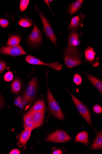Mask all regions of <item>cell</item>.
<instances>
[{"mask_svg": "<svg viewBox=\"0 0 102 154\" xmlns=\"http://www.w3.org/2000/svg\"><path fill=\"white\" fill-rule=\"evenodd\" d=\"M38 12L42 23L44 31L47 37L56 46L57 39L52 28L42 13L39 11Z\"/></svg>", "mask_w": 102, "mask_h": 154, "instance_id": "obj_6", "label": "cell"}, {"mask_svg": "<svg viewBox=\"0 0 102 154\" xmlns=\"http://www.w3.org/2000/svg\"><path fill=\"white\" fill-rule=\"evenodd\" d=\"M9 22L8 20L5 19H0V25L3 27H6L8 26Z\"/></svg>", "mask_w": 102, "mask_h": 154, "instance_id": "obj_29", "label": "cell"}, {"mask_svg": "<svg viewBox=\"0 0 102 154\" xmlns=\"http://www.w3.org/2000/svg\"><path fill=\"white\" fill-rule=\"evenodd\" d=\"M64 59L66 65L69 68L82 63L81 53L77 47H66L64 51Z\"/></svg>", "mask_w": 102, "mask_h": 154, "instance_id": "obj_1", "label": "cell"}, {"mask_svg": "<svg viewBox=\"0 0 102 154\" xmlns=\"http://www.w3.org/2000/svg\"><path fill=\"white\" fill-rule=\"evenodd\" d=\"M4 102L3 97L0 94V109L2 108L4 105Z\"/></svg>", "mask_w": 102, "mask_h": 154, "instance_id": "obj_31", "label": "cell"}, {"mask_svg": "<svg viewBox=\"0 0 102 154\" xmlns=\"http://www.w3.org/2000/svg\"><path fill=\"white\" fill-rule=\"evenodd\" d=\"M21 38L18 35H13L10 37L8 39L7 45L10 46L18 45L20 42Z\"/></svg>", "mask_w": 102, "mask_h": 154, "instance_id": "obj_22", "label": "cell"}, {"mask_svg": "<svg viewBox=\"0 0 102 154\" xmlns=\"http://www.w3.org/2000/svg\"><path fill=\"white\" fill-rule=\"evenodd\" d=\"M7 67L6 63L2 60H0V73L2 74Z\"/></svg>", "mask_w": 102, "mask_h": 154, "instance_id": "obj_28", "label": "cell"}, {"mask_svg": "<svg viewBox=\"0 0 102 154\" xmlns=\"http://www.w3.org/2000/svg\"><path fill=\"white\" fill-rule=\"evenodd\" d=\"M102 148V133L101 131L98 132L97 135L92 146V149H101Z\"/></svg>", "mask_w": 102, "mask_h": 154, "instance_id": "obj_19", "label": "cell"}, {"mask_svg": "<svg viewBox=\"0 0 102 154\" xmlns=\"http://www.w3.org/2000/svg\"><path fill=\"white\" fill-rule=\"evenodd\" d=\"M86 74L87 78H88L89 80L92 83L94 86L99 91L101 94H102V81L91 75L88 73H86Z\"/></svg>", "mask_w": 102, "mask_h": 154, "instance_id": "obj_17", "label": "cell"}, {"mask_svg": "<svg viewBox=\"0 0 102 154\" xmlns=\"http://www.w3.org/2000/svg\"><path fill=\"white\" fill-rule=\"evenodd\" d=\"M62 151L60 150H56L54 152L53 154H61Z\"/></svg>", "mask_w": 102, "mask_h": 154, "instance_id": "obj_33", "label": "cell"}, {"mask_svg": "<svg viewBox=\"0 0 102 154\" xmlns=\"http://www.w3.org/2000/svg\"><path fill=\"white\" fill-rule=\"evenodd\" d=\"M45 110V102L42 100L37 101L29 111L31 112Z\"/></svg>", "mask_w": 102, "mask_h": 154, "instance_id": "obj_21", "label": "cell"}, {"mask_svg": "<svg viewBox=\"0 0 102 154\" xmlns=\"http://www.w3.org/2000/svg\"><path fill=\"white\" fill-rule=\"evenodd\" d=\"M82 143L87 145L89 144V135L86 131H83L78 134L76 137L75 142Z\"/></svg>", "mask_w": 102, "mask_h": 154, "instance_id": "obj_18", "label": "cell"}, {"mask_svg": "<svg viewBox=\"0 0 102 154\" xmlns=\"http://www.w3.org/2000/svg\"><path fill=\"white\" fill-rule=\"evenodd\" d=\"M71 138L64 131L58 130L49 135L47 137L48 142L63 143L70 140Z\"/></svg>", "mask_w": 102, "mask_h": 154, "instance_id": "obj_5", "label": "cell"}, {"mask_svg": "<svg viewBox=\"0 0 102 154\" xmlns=\"http://www.w3.org/2000/svg\"><path fill=\"white\" fill-rule=\"evenodd\" d=\"M47 98L49 110L51 115L58 119L64 120V116L61 108L54 98L48 85Z\"/></svg>", "mask_w": 102, "mask_h": 154, "instance_id": "obj_3", "label": "cell"}, {"mask_svg": "<svg viewBox=\"0 0 102 154\" xmlns=\"http://www.w3.org/2000/svg\"><path fill=\"white\" fill-rule=\"evenodd\" d=\"M26 61L29 63L36 65H42L49 66L58 72L62 69L63 65L57 62L47 63L43 62L37 59L31 55L27 56L25 58Z\"/></svg>", "mask_w": 102, "mask_h": 154, "instance_id": "obj_7", "label": "cell"}, {"mask_svg": "<svg viewBox=\"0 0 102 154\" xmlns=\"http://www.w3.org/2000/svg\"><path fill=\"white\" fill-rule=\"evenodd\" d=\"M10 154H20V151L18 149H13L10 153Z\"/></svg>", "mask_w": 102, "mask_h": 154, "instance_id": "obj_32", "label": "cell"}, {"mask_svg": "<svg viewBox=\"0 0 102 154\" xmlns=\"http://www.w3.org/2000/svg\"><path fill=\"white\" fill-rule=\"evenodd\" d=\"M66 89L71 95L72 101L79 113L92 128L91 122V116L88 108L78 99L75 96L73 95L66 88Z\"/></svg>", "mask_w": 102, "mask_h": 154, "instance_id": "obj_4", "label": "cell"}, {"mask_svg": "<svg viewBox=\"0 0 102 154\" xmlns=\"http://www.w3.org/2000/svg\"><path fill=\"white\" fill-rule=\"evenodd\" d=\"M42 41L41 33L35 24L32 32L28 38V43L33 46L36 47L41 44Z\"/></svg>", "mask_w": 102, "mask_h": 154, "instance_id": "obj_9", "label": "cell"}, {"mask_svg": "<svg viewBox=\"0 0 102 154\" xmlns=\"http://www.w3.org/2000/svg\"><path fill=\"white\" fill-rule=\"evenodd\" d=\"M93 109L95 112L97 114H100L102 112V108L99 105H95L93 107Z\"/></svg>", "mask_w": 102, "mask_h": 154, "instance_id": "obj_30", "label": "cell"}, {"mask_svg": "<svg viewBox=\"0 0 102 154\" xmlns=\"http://www.w3.org/2000/svg\"><path fill=\"white\" fill-rule=\"evenodd\" d=\"M74 81L76 85H80L82 82L81 77L77 74H75L74 77Z\"/></svg>", "mask_w": 102, "mask_h": 154, "instance_id": "obj_26", "label": "cell"}, {"mask_svg": "<svg viewBox=\"0 0 102 154\" xmlns=\"http://www.w3.org/2000/svg\"><path fill=\"white\" fill-rule=\"evenodd\" d=\"M82 35V33H80L75 30H72L68 36V47L74 48L80 45L81 42L79 38Z\"/></svg>", "mask_w": 102, "mask_h": 154, "instance_id": "obj_10", "label": "cell"}, {"mask_svg": "<svg viewBox=\"0 0 102 154\" xmlns=\"http://www.w3.org/2000/svg\"><path fill=\"white\" fill-rule=\"evenodd\" d=\"M45 111L44 110L32 112L28 111L31 115L35 128L40 127L42 124L45 118Z\"/></svg>", "mask_w": 102, "mask_h": 154, "instance_id": "obj_12", "label": "cell"}, {"mask_svg": "<svg viewBox=\"0 0 102 154\" xmlns=\"http://www.w3.org/2000/svg\"><path fill=\"white\" fill-rule=\"evenodd\" d=\"M24 121L25 129L31 130L35 128L31 115L28 112L26 113L23 117Z\"/></svg>", "mask_w": 102, "mask_h": 154, "instance_id": "obj_16", "label": "cell"}, {"mask_svg": "<svg viewBox=\"0 0 102 154\" xmlns=\"http://www.w3.org/2000/svg\"><path fill=\"white\" fill-rule=\"evenodd\" d=\"M83 1L78 0L69 5L68 7L67 11L69 16L77 12L81 7Z\"/></svg>", "mask_w": 102, "mask_h": 154, "instance_id": "obj_15", "label": "cell"}, {"mask_svg": "<svg viewBox=\"0 0 102 154\" xmlns=\"http://www.w3.org/2000/svg\"><path fill=\"white\" fill-rule=\"evenodd\" d=\"M22 88V82L18 78H17L12 82L11 85L12 92L17 94L20 91Z\"/></svg>", "mask_w": 102, "mask_h": 154, "instance_id": "obj_20", "label": "cell"}, {"mask_svg": "<svg viewBox=\"0 0 102 154\" xmlns=\"http://www.w3.org/2000/svg\"><path fill=\"white\" fill-rule=\"evenodd\" d=\"M14 103L16 106L20 108H23L25 105L23 101V98L21 96L17 97L14 101Z\"/></svg>", "mask_w": 102, "mask_h": 154, "instance_id": "obj_24", "label": "cell"}, {"mask_svg": "<svg viewBox=\"0 0 102 154\" xmlns=\"http://www.w3.org/2000/svg\"><path fill=\"white\" fill-rule=\"evenodd\" d=\"M38 82L35 77L28 84L23 99L26 105L32 103L35 99L38 89Z\"/></svg>", "mask_w": 102, "mask_h": 154, "instance_id": "obj_2", "label": "cell"}, {"mask_svg": "<svg viewBox=\"0 0 102 154\" xmlns=\"http://www.w3.org/2000/svg\"><path fill=\"white\" fill-rule=\"evenodd\" d=\"M85 60L96 66L98 65V63L95 58V53L93 49L88 47L85 51Z\"/></svg>", "mask_w": 102, "mask_h": 154, "instance_id": "obj_13", "label": "cell"}, {"mask_svg": "<svg viewBox=\"0 0 102 154\" xmlns=\"http://www.w3.org/2000/svg\"><path fill=\"white\" fill-rule=\"evenodd\" d=\"M13 78V74L11 72L9 71L7 72L4 76V80L7 82L12 80Z\"/></svg>", "mask_w": 102, "mask_h": 154, "instance_id": "obj_27", "label": "cell"}, {"mask_svg": "<svg viewBox=\"0 0 102 154\" xmlns=\"http://www.w3.org/2000/svg\"><path fill=\"white\" fill-rule=\"evenodd\" d=\"M32 130L25 129L19 138V141L17 144L19 147L25 148L28 139L30 138Z\"/></svg>", "mask_w": 102, "mask_h": 154, "instance_id": "obj_14", "label": "cell"}, {"mask_svg": "<svg viewBox=\"0 0 102 154\" xmlns=\"http://www.w3.org/2000/svg\"><path fill=\"white\" fill-rule=\"evenodd\" d=\"M30 1L29 0H22L20 5V9L22 11H24L27 8Z\"/></svg>", "mask_w": 102, "mask_h": 154, "instance_id": "obj_25", "label": "cell"}, {"mask_svg": "<svg viewBox=\"0 0 102 154\" xmlns=\"http://www.w3.org/2000/svg\"><path fill=\"white\" fill-rule=\"evenodd\" d=\"M0 53L13 57L26 54V53L19 45L2 48L0 49Z\"/></svg>", "mask_w": 102, "mask_h": 154, "instance_id": "obj_8", "label": "cell"}, {"mask_svg": "<svg viewBox=\"0 0 102 154\" xmlns=\"http://www.w3.org/2000/svg\"><path fill=\"white\" fill-rule=\"evenodd\" d=\"M19 24L21 26L24 27H30L32 25V22L26 19H22L20 20L19 22Z\"/></svg>", "mask_w": 102, "mask_h": 154, "instance_id": "obj_23", "label": "cell"}, {"mask_svg": "<svg viewBox=\"0 0 102 154\" xmlns=\"http://www.w3.org/2000/svg\"><path fill=\"white\" fill-rule=\"evenodd\" d=\"M85 16L80 12L77 16L73 18L68 25V31L78 30L80 27H82L83 23V20Z\"/></svg>", "mask_w": 102, "mask_h": 154, "instance_id": "obj_11", "label": "cell"}]
</instances>
